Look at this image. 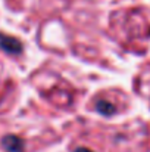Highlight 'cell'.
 Returning a JSON list of instances; mask_svg holds the SVG:
<instances>
[{
    "label": "cell",
    "instance_id": "cell-4",
    "mask_svg": "<svg viewBox=\"0 0 150 152\" xmlns=\"http://www.w3.org/2000/svg\"><path fill=\"white\" fill-rule=\"evenodd\" d=\"M75 152H91L90 149H87V148H78Z\"/></svg>",
    "mask_w": 150,
    "mask_h": 152
},
{
    "label": "cell",
    "instance_id": "cell-2",
    "mask_svg": "<svg viewBox=\"0 0 150 152\" xmlns=\"http://www.w3.org/2000/svg\"><path fill=\"white\" fill-rule=\"evenodd\" d=\"M3 146L9 152H21L22 151V140L16 136H6L3 139Z\"/></svg>",
    "mask_w": 150,
    "mask_h": 152
},
{
    "label": "cell",
    "instance_id": "cell-1",
    "mask_svg": "<svg viewBox=\"0 0 150 152\" xmlns=\"http://www.w3.org/2000/svg\"><path fill=\"white\" fill-rule=\"evenodd\" d=\"M0 48L3 50L9 52V53H15V55H18L19 52L22 50V46H21V43L16 39L6 37V36H0Z\"/></svg>",
    "mask_w": 150,
    "mask_h": 152
},
{
    "label": "cell",
    "instance_id": "cell-3",
    "mask_svg": "<svg viewBox=\"0 0 150 152\" xmlns=\"http://www.w3.org/2000/svg\"><path fill=\"white\" fill-rule=\"evenodd\" d=\"M97 108H99L100 112H103V114H106V115H109V114L113 112V106L109 105V103H106V102H99V103H97Z\"/></svg>",
    "mask_w": 150,
    "mask_h": 152
}]
</instances>
